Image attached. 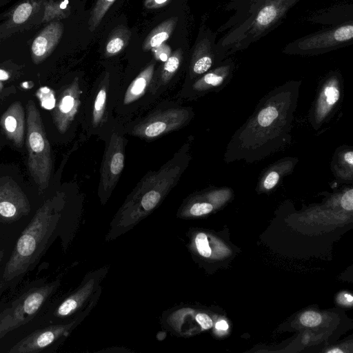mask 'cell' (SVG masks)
Here are the masks:
<instances>
[{"mask_svg": "<svg viewBox=\"0 0 353 353\" xmlns=\"http://www.w3.org/2000/svg\"><path fill=\"white\" fill-rule=\"evenodd\" d=\"M301 80H290L264 95L252 114L228 142L226 163L260 161L285 148L292 141V124Z\"/></svg>", "mask_w": 353, "mask_h": 353, "instance_id": "cell-1", "label": "cell"}, {"mask_svg": "<svg viewBox=\"0 0 353 353\" xmlns=\"http://www.w3.org/2000/svg\"><path fill=\"white\" fill-rule=\"evenodd\" d=\"M301 1L229 0L225 10L232 14L217 30L223 33L216 43L219 60L245 50L276 29Z\"/></svg>", "mask_w": 353, "mask_h": 353, "instance_id": "cell-2", "label": "cell"}, {"mask_svg": "<svg viewBox=\"0 0 353 353\" xmlns=\"http://www.w3.org/2000/svg\"><path fill=\"white\" fill-rule=\"evenodd\" d=\"M59 214L54 198L47 200L22 232L6 265L3 278L8 281L24 274L39 258L57 226Z\"/></svg>", "mask_w": 353, "mask_h": 353, "instance_id": "cell-3", "label": "cell"}, {"mask_svg": "<svg viewBox=\"0 0 353 353\" xmlns=\"http://www.w3.org/2000/svg\"><path fill=\"white\" fill-rule=\"evenodd\" d=\"M186 144L159 170L145 176L124 206L125 212L139 215L151 212L178 182L190 157Z\"/></svg>", "mask_w": 353, "mask_h": 353, "instance_id": "cell-4", "label": "cell"}, {"mask_svg": "<svg viewBox=\"0 0 353 353\" xmlns=\"http://www.w3.org/2000/svg\"><path fill=\"white\" fill-rule=\"evenodd\" d=\"M26 111L28 169L33 180L43 191L48 186L51 176L52 163L50 146L40 112L32 100L28 101Z\"/></svg>", "mask_w": 353, "mask_h": 353, "instance_id": "cell-5", "label": "cell"}, {"mask_svg": "<svg viewBox=\"0 0 353 353\" xmlns=\"http://www.w3.org/2000/svg\"><path fill=\"white\" fill-rule=\"evenodd\" d=\"M353 19L310 33L288 43L282 52L288 55L316 56L352 43Z\"/></svg>", "mask_w": 353, "mask_h": 353, "instance_id": "cell-6", "label": "cell"}, {"mask_svg": "<svg viewBox=\"0 0 353 353\" xmlns=\"http://www.w3.org/2000/svg\"><path fill=\"white\" fill-rule=\"evenodd\" d=\"M343 92V78L339 70H331L320 80L307 116L314 130H319L332 119L341 105Z\"/></svg>", "mask_w": 353, "mask_h": 353, "instance_id": "cell-7", "label": "cell"}, {"mask_svg": "<svg viewBox=\"0 0 353 353\" xmlns=\"http://www.w3.org/2000/svg\"><path fill=\"white\" fill-rule=\"evenodd\" d=\"M59 285V281H54L32 288L3 310L0 314V339L32 320Z\"/></svg>", "mask_w": 353, "mask_h": 353, "instance_id": "cell-8", "label": "cell"}, {"mask_svg": "<svg viewBox=\"0 0 353 353\" xmlns=\"http://www.w3.org/2000/svg\"><path fill=\"white\" fill-rule=\"evenodd\" d=\"M101 288L99 286L95 294L90 300L88 305L72 321L59 324L36 330L16 343L10 350V353H32L37 352L52 343L61 336H65L78 325L91 311L97 303L101 294Z\"/></svg>", "mask_w": 353, "mask_h": 353, "instance_id": "cell-9", "label": "cell"}, {"mask_svg": "<svg viewBox=\"0 0 353 353\" xmlns=\"http://www.w3.org/2000/svg\"><path fill=\"white\" fill-rule=\"evenodd\" d=\"M192 112L186 108H171L158 112L138 124L133 134L152 139L174 130L188 123Z\"/></svg>", "mask_w": 353, "mask_h": 353, "instance_id": "cell-10", "label": "cell"}, {"mask_svg": "<svg viewBox=\"0 0 353 353\" xmlns=\"http://www.w3.org/2000/svg\"><path fill=\"white\" fill-rule=\"evenodd\" d=\"M30 211L29 201L12 179H0V219L12 222L26 216Z\"/></svg>", "mask_w": 353, "mask_h": 353, "instance_id": "cell-11", "label": "cell"}, {"mask_svg": "<svg viewBox=\"0 0 353 353\" xmlns=\"http://www.w3.org/2000/svg\"><path fill=\"white\" fill-rule=\"evenodd\" d=\"M124 141L117 133L111 136L101 164L100 190L110 192L114 189L124 168Z\"/></svg>", "mask_w": 353, "mask_h": 353, "instance_id": "cell-12", "label": "cell"}, {"mask_svg": "<svg viewBox=\"0 0 353 353\" xmlns=\"http://www.w3.org/2000/svg\"><path fill=\"white\" fill-rule=\"evenodd\" d=\"M216 34L207 30L196 43L190 63V74L198 77L213 68L221 61L216 47Z\"/></svg>", "mask_w": 353, "mask_h": 353, "instance_id": "cell-13", "label": "cell"}, {"mask_svg": "<svg viewBox=\"0 0 353 353\" xmlns=\"http://www.w3.org/2000/svg\"><path fill=\"white\" fill-rule=\"evenodd\" d=\"M235 69L234 60L228 57L219 64L198 77L192 85V90L197 94L219 92L230 82Z\"/></svg>", "mask_w": 353, "mask_h": 353, "instance_id": "cell-14", "label": "cell"}, {"mask_svg": "<svg viewBox=\"0 0 353 353\" xmlns=\"http://www.w3.org/2000/svg\"><path fill=\"white\" fill-rule=\"evenodd\" d=\"M106 269H101L90 273L85 278L81 286L70 296L66 298L57 307L55 316L64 318L69 316L79 310L85 301L96 292L102 276Z\"/></svg>", "mask_w": 353, "mask_h": 353, "instance_id": "cell-15", "label": "cell"}, {"mask_svg": "<svg viewBox=\"0 0 353 353\" xmlns=\"http://www.w3.org/2000/svg\"><path fill=\"white\" fill-rule=\"evenodd\" d=\"M76 78L62 92L54 112V123L61 133H64L73 121L81 103V94Z\"/></svg>", "mask_w": 353, "mask_h": 353, "instance_id": "cell-16", "label": "cell"}, {"mask_svg": "<svg viewBox=\"0 0 353 353\" xmlns=\"http://www.w3.org/2000/svg\"><path fill=\"white\" fill-rule=\"evenodd\" d=\"M298 162L297 157H286L269 165L259 178L257 190L268 192L274 189L285 176L293 172Z\"/></svg>", "mask_w": 353, "mask_h": 353, "instance_id": "cell-17", "label": "cell"}, {"mask_svg": "<svg viewBox=\"0 0 353 353\" xmlns=\"http://www.w3.org/2000/svg\"><path fill=\"white\" fill-rule=\"evenodd\" d=\"M63 32L61 23L54 21L48 25L35 38L32 45V58L35 63L46 59L58 44Z\"/></svg>", "mask_w": 353, "mask_h": 353, "instance_id": "cell-18", "label": "cell"}, {"mask_svg": "<svg viewBox=\"0 0 353 353\" xmlns=\"http://www.w3.org/2000/svg\"><path fill=\"white\" fill-rule=\"evenodd\" d=\"M24 110L19 101L13 103L1 117L0 125L15 145L21 147L24 140Z\"/></svg>", "mask_w": 353, "mask_h": 353, "instance_id": "cell-19", "label": "cell"}, {"mask_svg": "<svg viewBox=\"0 0 353 353\" xmlns=\"http://www.w3.org/2000/svg\"><path fill=\"white\" fill-rule=\"evenodd\" d=\"M331 171L336 180L352 183L353 181V149L350 145L339 146L330 163Z\"/></svg>", "mask_w": 353, "mask_h": 353, "instance_id": "cell-20", "label": "cell"}, {"mask_svg": "<svg viewBox=\"0 0 353 353\" xmlns=\"http://www.w3.org/2000/svg\"><path fill=\"white\" fill-rule=\"evenodd\" d=\"M154 71V63H151L138 74L125 92L123 99L124 104L131 103L143 95L152 80Z\"/></svg>", "mask_w": 353, "mask_h": 353, "instance_id": "cell-21", "label": "cell"}, {"mask_svg": "<svg viewBox=\"0 0 353 353\" xmlns=\"http://www.w3.org/2000/svg\"><path fill=\"white\" fill-rule=\"evenodd\" d=\"M177 21L178 18L173 17L154 28L146 37L143 43V50L144 51L152 50L168 39L175 28Z\"/></svg>", "mask_w": 353, "mask_h": 353, "instance_id": "cell-22", "label": "cell"}, {"mask_svg": "<svg viewBox=\"0 0 353 353\" xmlns=\"http://www.w3.org/2000/svg\"><path fill=\"white\" fill-rule=\"evenodd\" d=\"M130 32L125 27H117L110 34L107 41L105 54L108 57L114 56L122 51L130 39Z\"/></svg>", "mask_w": 353, "mask_h": 353, "instance_id": "cell-23", "label": "cell"}, {"mask_svg": "<svg viewBox=\"0 0 353 353\" xmlns=\"http://www.w3.org/2000/svg\"><path fill=\"white\" fill-rule=\"evenodd\" d=\"M183 57L181 48L176 50L165 61L161 73L162 83H167L179 69Z\"/></svg>", "mask_w": 353, "mask_h": 353, "instance_id": "cell-24", "label": "cell"}, {"mask_svg": "<svg viewBox=\"0 0 353 353\" xmlns=\"http://www.w3.org/2000/svg\"><path fill=\"white\" fill-rule=\"evenodd\" d=\"M116 0H97L88 21L89 30L94 31Z\"/></svg>", "mask_w": 353, "mask_h": 353, "instance_id": "cell-25", "label": "cell"}, {"mask_svg": "<svg viewBox=\"0 0 353 353\" xmlns=\"http://www.w3.org/2000/svg\"><path fill=\"white\" fill-rule=\"evenodd\" d=\"M107 99V85H103L96 96L92 111V123L97 126L102 120Z\"/></svg>", "mask_w": 353, "mask_h": 353, "instance_id": "cell-26", "label": "cell"}, {"mask_svg": "<svg viewBox=\"0 0 353 353\" xmlns=\"http://www.w3.org/2000/svg\"><path fill=\"white\" fill-rule=\"evenodd\" d=\"M37 97L41 105L46 110H52L56 105L54 92L47 86L41 87L37 91Z\"/></svg>", "mask_w": 353, "mask_h": 353, "instance_id": "cell-27", "label": "cell"}, {"mask_svg": "<svg viewBox=\"0 0 353 353\" xmlns=\"http://www.w3.org/2000/svg\"><path fill=\"white\" fill-rule=\"evenodd\" d=\"M32 11V6L28 2L20 4L14 11L12 20L15 23L25 22L30 16Z\"/></svg>", "mask_w": 353, "mask_h": 353, "instance_id": "cell-28", "label": "cell"}, {"mask_svg": "<svg viewBox=\"0 0 353 353\" xmlns=\"http://www.w3.org/2000/svg\"><path fill=\"white\" fill-rule=\"evenodd\" d=\"M214 206L211 202L196 201L191 204L188 212L194 216L207 214L213 210Z\"/></svg>", "mask_w": 353, "mask_h": 353, "instance_id": "cell-29", "label": "cell"}, {"mask_svg": "<svg viewBox=\"0 0 353 353\" xmlns=\"http://www.w3.org/2000/svg\"><path fill=\"white\" fill-rule=\"evenodd\" d=\"M195 244L199 253L204 257H210L211 248L209 245L208 236L203 232L199 233L195 237Z\"/></svg>", "mask_w": 353, "mask_h": 353, "instance_id": "cell-30", "label": "cell"}, {"mask_svg": "<svg viewBox=\"0 0 353 353\" xmlns=\"http://www.w3.org/2000/svg\"><path fill=\"white\" fill-rule=\"evenodd\" d=\"M322 321L321 314L314 311L304 312L300 317L301 324L306 327H315L319 325Z\"/></svg>", "mask_w": 353, "mask_h": 353, "instance_id": "cell-31", "label": "cell"}, {"mask_svg": "<svg viewBox=\"0 0 353 353\" xmlns=\"http://www.w3.org/2000/svg\"><path fill=\"white\" fill-rule=\"evenodd\" d=\"M152 51L153 52L154 57L157 60L164 62L171 54V48L165 42L153 48Z\"/></svg>", "mask_w": 353, "mask_h": 353, "instance_id": "cell-32", "label": "cell"}, {"mask_svg": "<svg viewBox=\"0 0 353 353\" xmlns=\"http://www.w3.org/2000/svg\"><path fill=\"white\" fill-rule=\"evenodd\" d=\"M341 205L347 211L353 210V189L352 188L347 189L342 195Z\"/></svg>", "mask_w": 353, "mask_h": 353, "instance_id": "cell-33", "label": "cell"}, {"mask_svg": "<svg viewBox=\"0 0 353 353\" xmlns=\"http://www.w3.org/2000/svg\"><path fill=\"white\" fill-rule=\"evenodd\" d=\"M196 321L203 329L207 330L212 327L213 323L210 317L206 314L199 313L196 316Z\"/></svg>", "mask_w": 353, "mask_h": 353, "instance_id": "cell-34", "label": "cell"}, {"mask_svg": "<svg viewBox=\"0 0 353 353\" xmlns=\"http://www.w3.org/2000/svg\"><path fill=\"white\" fill-rule=\"evenodd\" d=\"M170 0H144V6L147 8L156 9L165 6Z\"/></svg>", "mask_w": 353, "mask_h": 353, "instance_id": "cell-35", "label": "cell"}, {"mask_svg": "<svg viewBox=\"0 0 353 353\" xmlns=\"http://www.w3.org/2000/svg\"><path fill=\"white\" fill-rule=\"evenodd\" d=\"M216 328L219 330L225 331L228 328V324L225 321L221 320L216 323Z\"/></svg>", "mask_w": 353, "mask_h": 353, "instance_id": "cell-36", "label": "cell"}, {"mask_svg": "<svg viewBox=\"0 0 353 353\" xmlns=\"http://www.w3.org/2000/svg\"><path fill=\"white\" fill-rule=\"evenodd\" d=\"M10 77V74L6 70L0 69V81H6Z\"/></svg>", "mask_w": 353, "mask_h": 353, "instance_id": "cell-37", "label": "cell"}, {"mask_svg": "<svg viewBox=\"0 0 353 353\" xmlns=\"http://www.w3.org/2000/svg\"><path fill=\"white\" fill-rule=\"evenodd\" d=\"M345 297L347 299V301H349V302H352L353 300V297L350 294H345Z\"/></svg>", "mask_w": 353, "mask_h": 353, "instance_id": "cell-38", "label": "cell"}, {"mask_svg": "<svg viewBox=\"0 0 353 353\" xmlns=\"http://www.w3.org/2000/svg\"><path fill=\"white\" fill-rule=\"evenodd\" d=\"M328 352H329V353H334V352H336V353H337V352H343V351H342V350H339V349H337V348L336 349V348H335V349H333V350H329V351H328Z\"/></svg>", "mask_w": 353, "mask_h": 353, "instance_id": "cell-39", "label": "cell"}, {"mask_svg": "<svg viewBox=\"0 0 353 353\" xmlns=\"http://www.w3.org/2000/svg\"><path fill=\"white\" fill-rule=\"evenodd\" d=\"M3 257V252L2 250H0V262L1 261Z\"/></svg>", "mask_w": 353, "mask_h": 353, "instance_id": "cell-40", "label": "cell"}, {"mask_svg": "<svg viewBox=\"0 0 353 353\" xmlns=\"http://www.w3.org/2000/svg\"><path fill=\"white\" fill-rule=\"evenodd\" d=\"M2 84L0 83V88L1 87Z\"/></svg>", "mask_w": 353, "mask_h": 353, "instance_id": "cell-41", "label": "cell"}]
</instances>
